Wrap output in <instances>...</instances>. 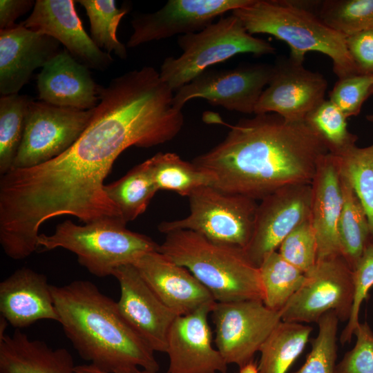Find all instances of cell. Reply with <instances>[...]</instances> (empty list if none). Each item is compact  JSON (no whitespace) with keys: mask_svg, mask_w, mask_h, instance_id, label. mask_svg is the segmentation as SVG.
I'll list each match as a JSON object with an SVG mask.
<instances>
[{"mask_svg":"<svg viewBox=\"0 0 373 373\" xmlns=\"http://www.w3.org/2000/svg\"><path fill=\"white\" fill-rule=\"evenodd\" d=\"M273 73V66L256 64L232 69L207 70L174 93L182 110L189 101L201 98L229 111L254 114L256 106Z\"/></svg>","mask_w":373,"mask_h":373,"instance_id":"11","label":"cell"},{"mask_svg":"<svg viewBox=\"0 0 373 373\" xmlns=\"http://www.w3.org/2000/svg\"><path fill=\"white\" fill-rule=\"evenodd\" d=\"M341 185L343 204L338 222V236L341 256L353 270L372 238L367 214L358 198L342 177Z\"/></svg>","mask_w":373,"mask_h":373,"instance_id":"26","label":"cell"},{"mask_svg":"<svg viewBox=\"0 0 373 373\" xmlns=\"http://www.w3.org/2000/svg\"><path fill=\"white\" fill-rule=\"evenodd\" d=\"M327 80L318 73L289 58L273 66L271 79L263 90L254 115L273 113L287 120L303 121L325 100Z\"/></svg>","mask_w":373,"mask_h":373,"instance_id":"14","label":"cell"},{"mask_svg":"<svg viewBox=\"0 0 373 373\" xmlns=\"http://www.w3.org/2000/svg\"><path fill=\"white\" fill-rule=\"evenodd\" d=\"M86 66L66 49L60 51L37 77L41 101L59 107L79 110L95 108L99 103L98 89Z\"/></svg>","mask_w":373,"mask_h":373,"instance_id":"21","label":"cell"},{"mask_svg":"<svg viewBox=\"0 0 373 373\" xmlns=\"http://www.w3.org/2000/svg\"><path fill=\"white\" fill-rule=\"evenodd\" d=\"M158 191L169 190L189 197L196 189L213 185V175L175 153L160 152L146 160Z\"/></svg>","mask_w":373,"mask_h":373,"instance_id":"25","label":"cell"},{"mask_svg":"<svg viewBox=\"0 0 373 373\" xmlns=\"http://www.w3.org/2000/svg\"><path fill=\"white\" fill-rule=\"evenodd\" d=\"M227 126L224 139L192 162L213 175V186L256 200L286 186L311 184L329 153L305 119L268 113Z\"/></svg>","mask_w":373,"mask_h":373,"instance_id":"1","label":"cell"},{"mask_svg":"<svg viewBox=\"0 0 373 373\" xmlns=\"http://www.w3.org/2000/svg\"><path fill=\"white\" fill-rule=\"evenodd\" d=\"M124 222L99 221L79 225L70 220L59 223L51 235L41 233L38 249L68 250L79 263L97 277L111 276L117 267L133 264L159 245L147 236L130 231Z\"/></svg>","mask_w":373,"mask_h":373,"instance_id":"5","label":"cell"},{"mask_svg":"<svg viewBox=\"0 0 373 373\" xmlns=\"http://www.w3.org/2000/svg\"><path fill=\"white\" fill-rule=\"evenodd\" d=\"M251 35L268 34L287 43L290 59L303 63L310 51L328 56L339 79L361 74L347 47L346 37L325 24L307 3L251 0L231 12Z\"/></svg>","mask_w":373,"mask_h":373,"instance_id":"3","label":"cell"},{"mask_svg":"<svg viewBox=\"0 0 373 373\" xmlns=\"http://www.w3.org/2000/svg\"><path fill=\"white\" fill-rule=\"evenodd\" d=\"M278 253L288 262L304 272L317 262L318 246L310 218L295 227L283 240Z\"/></svg>","mask_w":373,"mask_h":373,"instance_id":"35","label":"cell"},{"mask_svg":"<svg viewBox=\"0 0 373 373\" xmlns=\"http://www.w3.org/2000/svg\"><path fill=\"white\" fill-rule=\"evenodd\" d=\"M354 334L355 345L336 364V373H373V332L370 325L360 323Z\"/></svg>","mask_w":373,"mask_h":373,"instance_id":"38","label":"cell"},{"mask_svg":"<svg viewBox=\"0 0 373 373\" xmlns=\"http://www.w3.org/2000/svg\"><path fill=\"white\" fill-rule=\"evenodd\" d=\"M334 156L341 177L350 184L365 211L373 242V144L364 148L354 144Z\"/></svg>","mask_w":373,"mask_h":373,"instance_id":"29","label":"cell"},{"mask_svg":"<svg viewBox=\"0 0 373 373\" xmlns=\"http://www.w3.org/2000/svg\"><path fill=\"white\" fill-rule=\"evenodd\" d=\"M239 373H258L257 365L251 362L240 368Z\"/></svg>","mask_w":373,"mask_h":373,"instance_id":"42","label":"cell"},{"mask_svg":"<svg viewBox=\"0 0 373 373\" xmlns=\"http://www.w3.org/2000/svg\"><path fill=\"white\" fill-rule=\"evenodd\" d=\"M76 373H108L102 371L90 364L76 365ZM136 373H158L146 370H139Z\"/></svg>","mask_w":373,"mask_h":373,"instance_id":"41","label":"cell"},{"mask_svg":"<svg viewBox=\"0 0 373 373\" xmlns=\"http://www.w3.org/2000/svg\"><path fill=\"white\" fill-rule=\"evenodd\" d=\"M113 276L119 285V310L154 351L166 353L171 326L178 316L155 294L133 264L122 265Z\"/></svg>","mask_w":373,"mask_h":373,"instance_id":"15","label":"cell"},{"mask_svg":"<svg viewBox=\"0 0 373 373\" xmlns=\"http://www.w3.org/2000/svg\"><path fill=\"white\" fill-rule=\"evenodd\" d=\"M104 190L126 222L142 214L158 191L146 160L120 179L105 184Z\"/></svg>","mask_w":373,"mask_h":373,"instance_id":"27","label":"cell"},{"mask_svg":"<svg viewBox=\"0 0 373 373\" xmlns=\"http://www.w3.org/2000/svg\"><path fill=\"white\" fill-rule=\"evenodd\" d=\"M327 26L347 37L373 30V0H327L318 14Z\"/></svg>","mask_w":373,"mask_h":373,"instance_id":"32","label":"cell"},{"mask_svg":"<svg viewBox=\"0 0 373 373\" xmlns=\"http://www.w3.org/2000/svg\"><path fill=\"white\" fill-rule=\"evenodd\" d=\"M312 327L281 321L262 345L258 373H286L304 350Z\"/></svg>","mask_w":373,"mask_h":373,"instance_id":"24","label":"cell"},{"mask_svg":"<svg viewBox=\"0 0 373 373\" xmlns=\"http://www.w3.org/2000/svg\"><path fill=\"white\" fill-rule=\"evenodd\" d=\"M373 75L358 74L339 79L329 93V100L347 117L359 114L370 97Z\"/></svg>","mask_w":373,"mask_h":373,"instance_id":"37","label":"cell"},{"mask_svg":"<svg viewBox=\"0 0 373 373\" xmlns=\"http://www.w3.org/2000/svg\"><path fill=\"white\" fill-rule=\"evenodd\" d=\"M182 50L178 57L165 58L160 75L176 91L216 64L242 53L274 54L276 48L267 41L249 34L241 21L231 13L202 30L180 35Z\"/></svg>","mask_w":373,"mask_h":373,"instance_id":"6","label":"cell"},{"mask_svg":"<svg viewBox=\"0 0 373 373\" xmlns=\"http://www.w3.org/2000/svg\"><path fill=\"white\" fill-rule=\"evenodd\" d=\"M158 251L186 267L216 302L263 299L259 269L241 247L178 230L166 234Z\"/></svg>","mask_w":373,"mask_h":373,"instance_id":"4","label":"cell"},{"mask_svg":"<svg viewBox=\"0 0 373 373\" xmlns=\"http://www.w3.org/2000/svg\"><path fill=\"white\" fill-rule=\"evenodd\" d=\"M215 302L204 304L194 312L178 316L167 338L169 356L166 373H226L228 364L212 345L208 322Z\"/></svg>","mask_w":373,"mask_h":373,"instance_id":"16","label":"cell"},{"mask_svg":"<svg viewBox=\"0 0 373 373\" xmlns=\"http://www.w3.org/2000/svg\"><path fill=\"white\" fill-rule=\"evenodd\" d=\"M354 296L351 314L340 336L343 345L349 343L359 322V312L368 292L373 287V242L370 241L352 270Z\"/></svg>","mask_w":373,"mask_h":373,"instance_id":"36","label":"cell"},{"mask_svg":"<svg viewBox=\"0 0 373 373\" xmlns=\"http://www.w3.org/2000/svg\"><path fill=\"white\" fill-rule=\"evenodd\" d=\"M258 269L262 302L276 311L285 307L306 279L304 272L285 260L276 251L267 256Z\"/></svg>","mask_w":373,"mask_h":373,"instance_id":"28","label":"cell"},{"mask_svg":"<svg viewBox=\"0 0 373 373\" xmlns=\"http://www.w3.org/2000/svg\"><path fill=\"white\" fill-rule=\"evenodd\" d=\"M35 3L32 0H1L0 30L15 26L16 19L33 8Z\"/></svg>","mask_w":373,"mask_h":373,"instance_id":"40","label":"cell"},{"mask_svg":"<svg viewBox=\"0 0 373 373\" xmlns=\"http://www.w3.org/2000/svg\"><path fill=\"white\" fill-rule=\"evenodd\" d=\"M47 277L30 268L17 269L0 283V313L17 329L40 320L59 322Z\"/></svg>","mask_w":373,"mask_h":373,"instance_id":"22","label":"cell"},{"mask_svg":"<svg viewBox=\"0 0 373 373\" xmlns=\"http://www.w3.org/2000/svg\"><path fill=\"white\" fill-rule=\"evenodd\" d=\"M311 199V184H298L260 200L251 238L244 249L253 264L258 267L295 227L310 218Z\"/></svg>","mask_w":373,"mask_h":373,"instance_id":"12","label":"cell"},{"mask_svg":"<svg viewBox=\"0 0 373 373\" xmlns=\"http://www.w3.org/2000/svg\"><path fill=\"white\" fill-rule=\"evenodd\" d=\"M346 44L360 73L373 75V30L347 37Z\"/></svg>","mask_w":373,"mask_h":373,"instance_id":"39","label":"cell"},{"mask_svg":"<svg viewBox=\"0 0 373 373\" xmlns=\"http://www.w3.org/2000/svg\"><path fill=\"white\" fill-rule=\"evenodd\" d=\"M133 265L158 298L178 316L216 301L186 267L175 263L158 250L146 253Z\"/></svg>","mask_w":373,"mask_h":373,"instance_id":"19","label":"cell"},{"mask_svg":"<svg viewBox=\"0 0 373 373\" xmlns=\"http://www.w3.org/2000/svg\"><path fill=\"white\" fill-rule=\"evenodd\" d=\"M347 118L329 99H325L307 114L305 121L325 142L329 153L338 155L356 144L358 138L348 131Z\"/></svg>","mask_w":373,"mask_h":373,"instance_id":"33","label":"cell"},{"mask_svg":"<svg viewBox=\"0 0 373 373\" xmlns=\"http://www.w3.org/2000/svg\"><path fill=\"white\" fill-rule=\"evenodd\" d=\"M85 9L89 19L90 37L101 50L113 52L122 59L127 57L126 47L117 38V29L122 17L130 7L123 4L116 6L115 0L76 1Z\"/></svg>","mask_w":373,"mask_h":373,"instance_id":"30","label":"cell"},{"mask_svg":"<svg viewBox=\"0 0 373 373\" xmlns=\"http://www.w3.org/2000/svg\"><path fill=\"white\" fill-rule=\"evenodd\" d=\"M93 109L83 111L32 100L12 168L36 166L66 152L88 125Z\"/></svg>","mask_w":373,"mask_h":373,"instance_id":"8","label":"cell"},{"mask_svg":"<svg viewBox=\"0 0 373 373\" xmlns=\"http://www.w3.org/2000/svg\"><path fill=\"white\" fill-rule=\"evenodd\" d=\"M211 314L216 348L228 365L240 368L253 362L282 321L280 312L268 308L261 300L216 302Z\"/></svg>","mask_w":373,"mask_h":373,"instance_id":"10","label":"cell"},{"mask_svg":"<svg viewBox=\"0 0 373 373\" xmlns=\"http://www.w3.org/2000/svg\"><path fill=\"white\" fill-rule=\"evenodd\" d=\"M188 198V216L161 222L160 232L190 230L215 242L246 247L254 231L257 200L211 185L196 189Z\"/></svg>","mask_w":373,"mask_h":373,"instance_id":"7","label":"cell"},{"mask_svg":"<svg viewBox=\"0 0 373 373\" xmlns=\"http://www.w3.org/2000/svg\"><path fill=\"white\" fill-rule=\"evenodd\" d=\"M75 369L65 348L53 349L19 329L0 337V373H76Z\"/></svg>","mask_w":373,"mask_h":373,"instance_id":"23","label":"cell"},{"mask_svg":"<svg viewBox=\"0 0 373 373\" xmlns=\"http://www.w3.org/2000/svg\"><path fill=\"white\" fill-rule=\"evenodd\" d=\"M50 290L59 323L82 359L108 373L158 372L155 352L95 284L77 280Z\"/></svg>","mask_w":373,"mask_h":373,"instance_id":"2","label":"cell"},{"mask_svg":"<svg viewBox=\"0 0 373 373\" xmlns=\"http://www.w3.org/2000/svg\"><path fill=\"white\" fill-rule=\"evenodd\" d=\"M370 95H373V86H372V88L371 89ZM367 118L368 120L373 122V115H368L367 117Z\"/></svg>","mask_w":373,"mask_h":373,"instance_id":"43","label":"cell"},{"mask_svg":"<svg viewBox=\"0 0 373 373\" xmlns=\"http://www.w3.org/2000/svg\"><path fill=\"white\" fill-rule=\"evenodd\" d=\"M305 275L301 287L280 311L281 320L317 323L326 312L334 311L339 321H348L353 303V278L343 256L317 261Z\"/></svg>","mask_w":373,"mask_h":373,"instance_id":"9","label":"cell"},{"mask_svg":"<svg viewBox=\"0 0 373 373\" xmlns=\"http://www.w3.org/2000/svg\"><path fill=\"white\" fill-rule=\"evenodd\" d=\"M73 0H37L30 16L21 23L48 35L88 68L105 70L113 62L111 55L93 42L85 31Z\"/></svg>","mask_w":373,"mask_h":373,"instance_id":"17","label":"cell"},{"mask_svg":"<svg viewBox=\"0 0 373 373\" xmlns=\"http://www.w3.org/2000/svg\"><path fill=\"white\" fill-rule=\"evenodd\" d=\"M338 321L334 311L319 318L318 334L311 340V351L303 366L293 373H336Z\"/></svg>","mask_w":373,"mask_h":373,"instance_id":"34","label":"cell"},{"mask_svg":"<svg viewBox=\"0 0 373 373\" xmlns=\"http://www.w3.org/2000/svg\"><path fill=\"white\" fill-rule=\"evenodd\" d=\"M32 100L14 94L0 98V174L13 166L25 129L26 116Z\"/></svg>","mask_w":373,"mask_h":373,"instance_id":"31","label":"cell"},{"mask_svg":"<svg viewBox=\"0 0 373 373\" xmlns=\"http://www.w3.org/2000/svg\"><path fill=\"white\" fill-rule=\"evenodd\" d=\"M251 0H169L151 13L135 15L133 33L126 46L135 48L175 35L199 32L224 14L245 6Z\"/></svg>","mask_w":373,"mask_h":373,"instance_id":"13","label":"cell"},{"mask_svg":"<svg viewBox=\"0 0 373 373\" xmlns=\"http://www.w3.org/2000/svg\"><path fill=\"white\" fill-rule=\"evenodd\" d=\"M310 221L317 240V261L341 256L338 222L343 204L341 177L335 156L319 160L311 182Z\"/></svg>","mask_w":373,"mask_h":373,"instance_id":"20","label":"cell"},{"mask_svg":"<svg viewBox=\"0 0 373 373\" xmlns=\"http://www.w3.org/2000/svg\"><path fill=\"white\" fill-rule=\"evenodd\" d=\"M53 37L26 28L21 23L0 30V93L19 94L34 70L43 68L59 51Z\"/></svg>","mask_w":373,"mask_h":373,"instance_id":"18","label":"cell"}]
</instances>
